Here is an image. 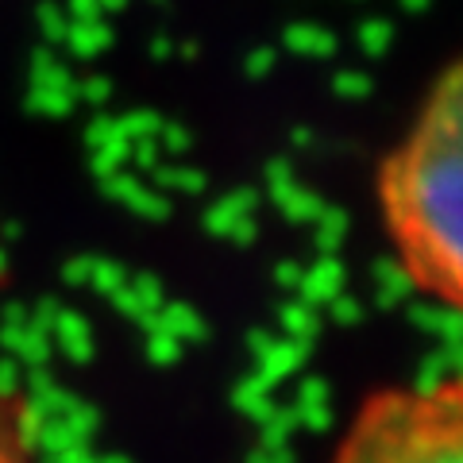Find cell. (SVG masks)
Masks as SVG:
<instances>
[{"label": "cell", "instance_id": "cell-1", "mask_svg": "<svg viewBox=\"0 0 463 463\" xmlns=\"http://www.w3.org/2000/svg\"><path fill=\"white\" fill-rule=\"evenodd\" d=\"M459 66L429 90L410 132L386 155L379 170V209L386 240L398 255L402 274L417 294L459 309V194H463V147H459Z\"/></svg>", "mask_w": 463, "mask_h": 463}, {"label": "cell", "instance_id": "cell-2", "mask_svg": "<svg viewBox=\"0 0 463 463\" xmlns=\"http://www.w3.org/2000/svg\"><path fill=\"white\" fill-rule=\"evenodd\" d=\"M332 463H463L459 379L371 394L352 417Z\"/></svg>", "mask_w": 463, "mask_h": 463}, {"label": "cell", "instance_id": "cell-3", "mask_svg": "<svg viewBox=\"0 0 463 463\" xmlns=\"http://www.w3.org/2000/svg\"><path fill=\"white\" fill-rule=\"evenodd\" d=\"M0 463H35L32 410L5 386H0Z\"/></svg>", "mask_w": 463, "mask_h": 463}]
</instances>
